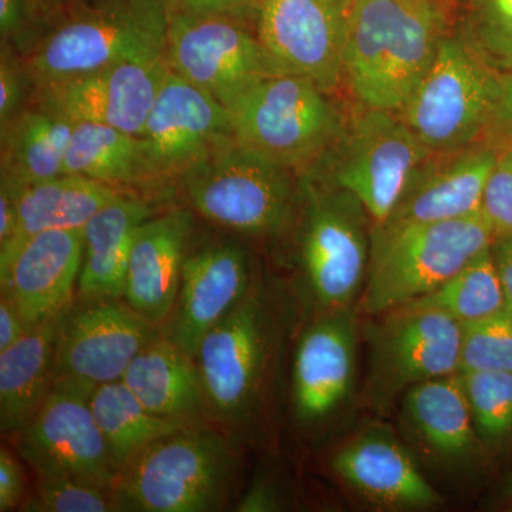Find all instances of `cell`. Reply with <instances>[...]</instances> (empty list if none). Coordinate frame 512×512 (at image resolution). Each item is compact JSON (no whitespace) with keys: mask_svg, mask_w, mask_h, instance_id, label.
<instances>
[{"mask_svg":"<svg viewBox=\"0 0 512 512\" xmlns=\"http://www.w3.org/2000/svg\"><path fill=\"white\" fill-rule=\"evenodd\" d=\"M451 28L444 0H356L346 15L342 86L357 106L402 113Z\"/></svg>","mask_w":512,"mask_h":512,"instance_id":"6da1fadb","label":"cell"},{"mask_svg":"<svg viewBox=\"0 0 512 512\" xmlns=\"http://www.w3.org/2000/svg\"><path fill=\"white\" fill-rule=\"evenodd\" d=\"M165 0H87L59 10L18 55L33 89L127 62L164 57Z\"/></svg>","mask_w":512,"mask_h":512,"instance_id":"7a4b0ae2","label":"cell"},{"mask_svg":"<svg viewBox=\"0 0 512 512\" xmlns=\"http://www.w3.org/2000/svg\"><path fill=\"white\" fill-rule=\"evenodd\" d=\"M231 441L207 424L161 437L121 468L116 511L210 512L227 504L237 476Z\"/></svg>","mask_w":512,"mask_h":512,"instance_id":"3957f363","label":"cell"},{"mask_svg":"<svg viewBox=\"0 0 512 512\" xmlns=\"http://www.w3.org/2000/svg\"><path fill=\"white\" fill-rule=\"evenodd\" d=\"M493 229L483 212L433 224L383 231L372 228L369 268L360 309L384 313L420 299L491 248Z\"/></svg>","mask_w":512,"mask_h":512,"instance_id":"277c9868","label":"cell"},{"mask_svg":"<svg viewBox=\"0 0 512 512\" xmlns=\"http://www.w3.org/2000/svg\"><path fill=\"white\" fill-rule=\"evenodd\" d=\"M318 84L292 74H272L231 107L232 134L248 153L301 175L333 146L346 116Z\"/></svg>","mask_w":512,"mask_h":512,"instance_id":"5b68a950","label":"cell"},{"mask_svg":"<svg viewBox=\"0 0 512 512\" xmlns=\"http://www.w3.org/2000/svg\"><path fill=\"white\" fill-rule=\"evenodd\" d=\"M430 153L400 114L355 104L338 140L303 174L352 194L377 227Z\"/></svg>","mask_w":512,"mask_h":512,"instance_id":"8992f818","label":"cell"},{"mask_svg":"<svg viewBox=\"0 0 512 512\" xmlns=\"http://www.w3.org/2000/svg\"><path fill=\"white\" fill-rule=\"evenodd\" d=\"M500 93L501 74L451 28L400 116L431 151L454 150L488 140Z\"/></svg>","mask_w":512,"mask_h":512,"instance_id":"52a82bcc","label":"cell"},{"mask_svg":"<svg viewBox=\"0 0 512 512\" xmlns=\"http://www.w3.org/2000/svg\"><path fill=\"white\" fill-rule=\"evenodd\" d=\"M181 187L194 214L241 237L279 234L299 200L298 174L237 143L192 171Z\"/></svg>","mask_w":512,"mask_h":512,"instance_id":"ba28073f","label":"cell"},{"mask_svg":"<svg viewBox=\"0 0 512 512\" xmlns=\"http://www.w3.org/2000/svg\"><path fill=\"white\" fill-rule=\"evenodd\" d=\"M299 261L313 298L329 311L349 309L370 261L372 221L349 192L299 175Z\"/></svg>","mask_w":512,"mask_h":512,"instance_id":"9c48e42d","label":"cell"},{"mask_svg":"<svg viewBox=\"0 0 512 512\" xmlns=\"http://www.w3.org/2000/svg\"><path fill=\"white\" fill-rule=\"evenodd\" d=\"M271 355V316L255 281L247 295L205 335L195 356L211 420L221 429L244 430L254 419Z\"/></svg>","mask_w":512,"mask_h":512,"instance_id":"30bf717a","label":"cell"},{"mask_svg":"<svg viewBox=\"0 0 512 512\" xmlns=\"http://www.w3.org/2000/svg\"><path fill=\"white\" fill-rule=\"evenodd\" d=\"M140 140L141 188L181 185L187 175L234 146L227 107L168 72Z\"/></svg>","mask_w":512,"mask_h":512,"instance_id":"8fae6325","label":"cell"},{"mask_svg":"<svg viewBox=\"0 0 512 512\" xmlns=\"http://www.w3.org/2000/svg\"><path fill=\"white\" fill-rule=\"evenodd\" d=\"M165 62L171 72L231 107L278 70L242 18L170 10Z\"/></svg>","mask_w":512,"mask_h":512,"instance_id":"7c38bea8","label":"cell"},{"mask_svg":"<svg viewBox=\"0 0 512 512\" xmlns=\"http://www.w3.org/2000/svg\"><path fill=\"white\" fill-rule=\"evenodd\" d=\"M163 332L123 298H74L60 318L53 383L94 390L117 382L137 353Z\"/></svg>","mask_w":512,"mask_h":512,"instance_id":"4fadbf2b","label":"cell"},{"mask_svg":"<svg viewBox=\"0 0 512 512\" xmlns=\"http://www.w3.org/2000/svg\"><path fill=\"white\" fill-rule=\"evenodd\" d=\"M92 393L77 384L53 383L35 416L15 434L19 456L35 476L113 488L120 471L94 419Z\"/></svg>","mask_w":512,"mask_h":512,"instance_id":"5bb4252c","label":"cell"},{"mask_svg":"<svg viewBox=\"0 0 512 512\" xmlns=\"http://www.w3.org/2000/svg\"><path fill=\"white\" fill-rule=\"evenodd\" d=\"M255 33L279 73L333 93L342 86L346 15L342 0H256Z\"/></svg>","mask_w":512,"mask_h":512,"instance_id":"9a60e30c","label":"cell"},{"mask_svg":"<svg viewBox=\"0 0 512 512\" xmlns=\"http://www.w3.org/2000/svg\"><path fill=\"white\" fill-rule=\"evenodd\" d=\"M370 333V393L387 400L414 384L460 372L461 323L436 309L402 306Z\"/></svg>","mask_w":512,"mask_h":512,"instance_id":"2e32d148","label":"cell"},{"mask_svg":"<svg viewBox=\"0 0 512 512\" xmlns=\"http://www.w3.org/2000/svg\"><path fill=\"white\" fill-rule=\"evenodd\" d=\"M164 57L127 62L35 87L32 101L72 123H97L140 136L167 77Z\"/></svg>","mask_w":512,"mask_h":512,"instance_id":"e0dca14e","label":"cell"},{"mask_svg":"<svg viewBox=\"0 0 512 512\" xmlns=\"http://www.w3.org/2000/svg\"><path fill=\"white\" fill-rule=\"evenodd\" d=\"M254 282L251 256L234 239L190 244L165 335L195 359L205 335L247 295Z\"/></svg>","mask_w":512,"mask_h":512,"instance_id":"ac0fdd59","label":"cell"},{"mask_svg":"<svg viewBox=\"0 0 512 512\" xmlns=\"http://www.w3.org/2000/svg\"><path fill=\"white\" fill-rule=\"evenodd\" d=\"M495 161L497 147L490 140L454 150L431 151L414 170L392 215L372 228L393 231L477 214Z\"/></svg>","mask_w":512,"mask_h":512,"instance_id":"d6986e66","label":"cell"},{"mask_svg":"<svg viewBox=\"0 0 512 512\" xmlns=\"http://www.w3.org/2000/svg\"><path fill=\"white\" fill-rule=\"evenodd\" d=\"M83 262V229L40 232L0 258V286L28 329L55 318L73 302Z\"/></svg>","mask_w":512,"mask_h":512,"instance_id":"ffe728a7","label":"cell"},{"mask_svg":"<svg viewBox=\"0 0 512 512\" xmlns=\"http://www.w3.org/2000/svg\"><path fill=\"white\" fill-rule=\"evenodd\" d=\"M194 222L190 208L153 215L138 228L131 248L123 299L160 328L177 302Z\"/></svg>","mask_w":512,"mask_h":512,"instance_id":"44dd1931","label":"cell"},{"mask_svg":"<svg viewBox=\"0 0 512 512\" xmlns=\"http://www.w3.org/2000/svg\"><path fill=\"white\" fill-rule=\"evenodd\" d=\"M355 319L332 311L303 333L293 360V407L302 423L325 419L343 402L355 373Z\"/></svg>","mask_w":512,"mask_h":512,"instance_id":"7402d4cb","label":"cell"},{"mask_svg":"<svg viewBox=\"0 0 512 512\" xmlns=\"http://www.w3.org/2000/svg\"><path fill=\"white\" fill-rule=\"evenodd\" d=\"M332 467L346 484L387 507L426 508L440 503L439 494L392 437L369 431L340 448Z\"/></svg>","mask_w":512,"mask_h":512,"instance_id":"603a6c76","label":"cell"},{"mask_svg":"<svg viewBox=\"0 0 512 512\" xmlns=\"http://www.w3.org/2000/svg\"><path fill=\"white\" fill-rule=\"evenodd\" d=\"M121 380L153 413L194 424L211 420L197 360L164 332L137 353Z\"/></svg>","mask_w":512,"mask_h":512,"instance_id":"cb8c5ba5","label":"cell"},{"mask_svg":"<svg viewBox=\"0 0 512 512\" xmlns=\"http://www.w3.org/2000/svg\"><path fill=\"white\" fill-rule=\"evenodd\" d=\"M150 217L153 208L146 200L124 192L84 225L79 296L123 298L131 248Z\"/></svg>","mask_w":512,"mask_h":512,"instance_id":"d4e9b609","label":"cell"},{"mask_svg":"<svg viewBox=\"0 0 512 512\" xmlns=\"http://www.w3.org/2000/svg\"><path fill=\"white\" fill-rule=\"evenodd\" d=\"M16 228L13 237L0 245V258L12 254L25 239L57 229H83L94 215L123 191L80 175L63 174L43 183L12 190Z\"/></svg>","mask_w":512,"mask_h":512,"instance_id":"484cf974","label":"cell"},{"mask_svg":"<svg viewBox=\"0 0 512 512\" xmlns=\"http://www.w3.org/2000/svg\"><path fill=\"white\" fill-rule=\"evenodd\" d=\"M73 124L30 100L0 126V184L20 190L63 175Z\"/></svg>","mask_w":512,"mask_h":512,"instance_id":"4316f807","label":"cell"},{"mask_svg":"<svg viewBox=\"0 0 512 512\" xmlns=\"http://www.w3.org/2000/svg\"><path fill=\"white\" fill-rule=\"evenodd\" d=\"M62 313L28 330L15 345L0 352V429L3 434L19 433L52 389Z\"/></svg>","mask_w":512,"mask_h":512,"instance_id":"83f0119b","label":"cell"},{"mask_svg":"<svg viewBox=\"0 0 512 512\" xmlns=\"http://www.w3.org/2000/svg\"><path fill=\"white\" fill-rule=\"evenodd\" d=\"M404 403L410 421L436 453L464 457L473 450L476 424L460 373L414 384Z\"/></svg>","mask_w":512,"mask_h":512,"instance_id":"f1b7e54d","label":"cell"},{"mask_svg":"<svg viewBox=\"0 0 512 512\" xmlns=\"http://www.w3.org/2000/svg\"><path fill=\"white\" fill-rule=\"evenodd\" d=\"M90 404L119 471L143 448L161 437L200 426L151 412L123 380L96 387Z\"/></svg>","mask_w":512,"mask_h":512,"instance_id":"f546056e","label":"cell"},{"mask_svg":"<svg viewBox=\"0 0 512 512\" xmlns=\"http://www.w3.org/2000/svg\"><path fill=\"white\" fill-rule=\"evenodd\" d=\"M140 140L119 128L74 123L64 174L80 175L133 194L141 188Z\"/></svg>","mask_w":512,"mask_h":512,"instance_id":"4dcf8cb0","label":"cell"},{"mask_svg":"<svg viewBox=\"0 0 512 512\" xmlns=\"http://www.w3.org/2000/svg\"><path fill=\"white\" fill-rule=\"evenodd\" d=\"M404 306L436 309L458 320L461 325L488 318L508 308L491 248L468 262L439 288Z\"/></svg>","mask_w":512,"mask_h":512,"instance_id":"1f68e13d","label":"cell"},{"mask_svg":"<svg viewBox=\"0 0 512 512\" xmlns=\"http://www.w3.org/2000/svg\"><path fill=\"white\" fill-rule=\"evenodd\" d=\"M453 30L494 72L512 73V0H460Z\"/></svg>","mask_w":512,"mask_h":512,"instance_id":"d6a6232c","label":"cell"},{"mask_svg":"<svg viewBox=\"0 0 512 512\" xmlns=\"http://www.w3.org/2000/svg\"><path fill=\"white\" fill-rule=\"evenodd\" d=\"M512 373V311L461 325L460 372Z\"/></svg>","mask_w":512,"mask_h":512,"instance_id":"836d02e7","label":"cell"},{"mask_svg":"<svg viewBox=\"0 0 512 512\" xmlns=\"http://www.w3.org/2000/svg\"><path fill=\"white\" fill-rule=\"evenodd\" d=\"M474 424L484 437L500 440L512 433V373H460Z\"/></svg>","mask_w":512,"mask_h":512,"instance_id":"e575fe53","label":"cell"},{"mask_svg":"<svg viewBox=\"0 0 512 512\" xmlns=\"http://www.w3.org/2000/svg\"><path fill=\"white\" fill-rule=\"evenodd\" d=\"M25 512H113V488L69 477L36 476Z\"/></svg>","mask_w":512,"mask_h":512,"instance_id":"d590c367","label":"cell"},{"mask_svg":"<svg viewBox=\"0 0 512 512\" xmlns=\"http://www.w3.org/2000/svg\"><path fill=\"white\" fill-rule=\"evenodd\" d=\"M495 147L497 161L485 185L481 212L497 239L512 234V140Z\"/></svg>","mask_w":512,"mask_h":512,"instance_id":"8d00e7d4","label":"cell"},{"mask_svg":"<svg viewBox=\"0 0 512 512\" xmlns=\"http://www.w3.org/2000/svg\"><path fill=\"white\" fill-rule=\"evenodd\" d=\"M33 86L10 47L0 50V126L12 120L32 99Z\"/></svg>","mask_w":512,"mask_h":512,"instance_id":"74e56055","label":"cell"},{"mask_svg":"<svg viewBox=\"0 0 512 512\" xmlns=\"http://www.w3.org/2000/svg\"><path fill=\"white\" fill-rule=\"evenodd\" d=\"M26 476L18 457L2 447L0 450V511L19 510L25 503Z\"/></svg>","mask_w":512,"mask_h":512,"instance_id":"f35d334b","label":"cell"},{"mask_svg":"<svg viewBox=\"0 0 512 512\" xmlns=\"http://www.w3.org/2000/svg\"><path fill=\"white\" fill-rule=\"evenodd\" d=\"M165 3L175 12L244 18L247 13H254L256 0H165Z\"/></svg>","mask_w":512,"mask_h":512,"instance_id":"ab89813d","label":"cell"},{"mask_svg":"<svg viewBox=\"0 0 512 512\" xmlns=\"http://www.w3.org/2000/svg\"><path fill=\"white\" fill-rule=\"evenodd\" d=\"M28 326L8 295L0 296V352L15 345L28 333Z\"/></svg>","mask_w":512,"mask_h":512,"instance_id":"60d3db41","label":"cell"},{"mask_svg":"<svg viewBox=\"0 0 512 512\" xmlns=\"http://www.w3.org/2000/svg\"><path fill=\"white\" fill-rule=\"evenodd\" d=\"M488 140L494 144L512 140V73L501 74L500 101Z\"/></svg>","mask_w":512,"mask_h":512,"instance_id":"b9f144b4","label":"cell"},{"mask_svg":"<svg viewBox=\"0 0 512 512\" xmlns=\"http://www.w3.org/2000/svg\"><path fill=\"white\" fill-rule=\"evenodd\" d=\"M279 508H281V503H279V495L276 493L274 485L261 480L249 488L248 493L239 501L235 511L264 512L276 511Z\"/></svg>","mask_w":512,"mask_h":512,"instance_id":"7bdbcfd3","label":"cell"},{"mask_svg":"<svg viewBox=\"0 0 512 512\" xmlns=\"http://www.w3.org/2000/svg\"><path fill=\"white\" fill-rule=\"evenodd\" d=\"M495 268L503 285L507 306L512 311V234L494 239L491 245Z\"/></svg>","mask_w":512,"mask_h":512,"instance_id":"ee69618b","label":"cell"},{"mask_svg":"<svg viewBox=\"0 0 512 512\" xmlns=\"http://www.w3.org/2000/svg\"><path fill=\"white\" fill-rule=\"evenodd\" d=\"M16 212L12 192L0 185V245H5L15 234Z\"/></svg>","mask_w":512,"mask_h":512,"instance_id":"f6af8a7d","label":"cell"},{"mask_svg":"<svg viewBox=\"0 0 512 512\" xmlns=\"http://www.w3.org/2000/svg\"><path fill=\"white\" fill-rule=\"evenodd\" d=\"M83 2H87V0H42L43 6L50 13V18L59 10L72 8V6L80 5Z\"/></svg>","mask_w":512,"mask_h":512,"instance_id":"bcb514c9","label":"cell"},{"mask_svg":"<svg viewBox=\"0 0 512 512\" xmlns=\"http://www.w3.org/2000/svg\"><path fill=\"white\" fill-rule=\"evenodd\" d=\"M500 498L504 501H512V471L501 484Z\"/></svg>","mask_w":512,"mask_h":512,"instance_id":"7dc6e473","label":"cell"},{"mask_svg":"<svg viewBox=\"0 0 512 512\" xmlns=\"http://www.w3.org/2000/svg\"><path fill=\"white\" fill-rule=\"evenodd\" d=\"M343 3H345L346 5V8H350V5H352V3H355L356 0H342Z\"/></svg>","mask_w":512,"mask_h":512,"instance_id":"c3c4849f","label":"cell"}]
</instances>
